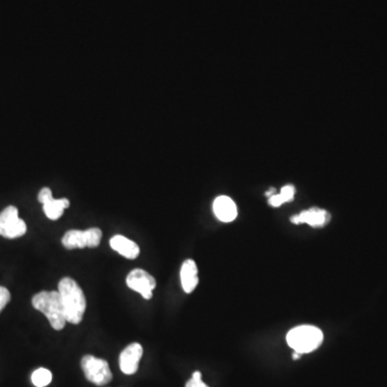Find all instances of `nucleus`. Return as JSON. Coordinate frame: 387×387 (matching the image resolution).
I'll return each instance as SVG.
<instances>
[{
	"label": "nucleus",
	"instance_id": "obj_1",
	"mask_svg": "<svg viewBox=\"0 0 387 387\" xmlns=\"http://www.w3.org/2000/svg\"><path fill=\"white\" fill-rule=\"evenodd\" d=\"M58 293L64 304L66 320L80 324L86 310V299L80 285L71 277H62L58 283Z\"/></svg>",
	"mask_w": 387,
	"mask_h": 387
},
{
	"label": "nucleus",
	"instance_id": "obj_2",
	"mask_svg": "<svg viewBox=\"0 0 387 387\" xmlns=\"http://www.w3.org/2000/svg\"><path fill=\"white\" fill-rule=\"evenodd\" d=\"M31 304L39 312H42L48 318L53 329L62 330L66 325L64 304L58 292H40L35 295Z\"/></svg>",
	"mask_w": 387,
	"mask_h": 387
},
{
	"label": "nucleus",
	"instance_id": "obj_3",
	"mask_svg": "<svg viewBox=\"0 0 387 387\" xmlns=\"http://www.w3.org/2000/svg\"><path fill=\"white\" fill-rule=\"evenodd\" d=\"M324 336L322 330L316 326H297L289 330L286 336L287 344L297 353H311L320 347Z\"/></svg>",
	"mask_w": 387,
	"mask_h": 387
},
{
	"label": "nucleus",
	"instance_id": "obj_4",
	"mask_svg": "<svg viewBox=\"0 0 387 387\" xmlns=\"http://www.w3.org/2000/svg\"><path fill=\"white\" fill-rule=\"evenodd\" d=\"M103 232L99 228H89L86 230H68L62 239L64 249H85L97 248L101 244Z\"/></svg>",
	"mask_w": 387,
	"mask_h": 387
},
{
	"label": "nucleus",
	"instance_id": "obj_5",
	"mask_svg": "<svg viewBox=\"0 0 387 387\" xmlns=\"http://www.w3.org/2000/svg\"><path fill=\"white\" fill-rule=\"evenodd\" d=\"M82 370L89 382L103 386L112 380L113 375L109 363L105 359H97L93 355H85L81 361Z\"/></svg>",
	"mask_w": 387,
	"mask_h": 387
},
{
	"label": "nucleus",
	"instance_id": "obj_6",
	"mask_svg": "<svg viewBox=\"0 0 387 387\" xmlns=\"http://www.w3.org/2000/svg\"><path fill=\"white\" fill-rule=\"evenodd\" d=\"M27 232L26 223L19 218V210L9 206L0 213V236L7 239H15L24 236Z\"/></svg>",
	"mask_w": 387,
	"mask_h": 387
},
{
	"label": "nucleus",
	"instance_id": "obj_7",
	"mask_svg": "<svg viewBox=\"0 0 387 387\" xmlns=\"http://www.w3.org/2000/svg\"><path fill=\"white\" fill-rule=\"evenodd\" d=\"M126 284L129 289L139 293L144 299L148 300L153 297L156 280L144 269H134L127 275Z\"/></svg>",
	"mask_w": 387,
	"mask_h": 387
},
{
	"label": "nucleus",
	"instance_id": "obj_8",
	"mask_svg": "<svg viewBox=\"0 0 387 387\" xmlns=\"http://www.w3.org/2000/svg\"><path fill=\"white\" fill-rule=\"evenodd\" d=\"M144 355L141 344L132 343L123 350L120 355V368L125 375H135Z\"/></svg>",
	"mask_w": 387,
	"mask_h": 387
},
{
	"label": "nucleus",
	"instance_id": "obj_9",
	"mask_svg": "<svg viewBox=\"0 0 387 387\" xmlns=\"http://www.w3.org/2000/svg\"><path fill=\"white\" fill-rule=\"evenodd\" d=\"M294 224H308L311 227H324L330 221V214L326 210L318 208H311L309 210L302 211L299 214L294 215L291 218Z\"/></svg>",
	"mask_w": 387,
	"mask_h": 387
},
{
	"label": "nucleus",
	"instance_id": "obj_10",
	"mask_svg": "<svg viewBox=\"0 0 387 387\" xmlns=\"http://www.w3.org/2000/svg\"><path fill=\"white\" fill-rule=\"evenodd\" d=\"M213 211L221 222L230 223L237 218L238 211L234 201L227 196H220L213 203Z\"/></svg>",
	"mask_w": 387,
	"mask_h": 387
},
{
	"label": "nucleus",
	"instance_id": "obj_11",
	"mask_svg": "<svg viewBox=\"0 0 387 387\" xmlns=\"http://www.w3.org/2000/svg\"><path fill=\"white\" fill-rule=\"evenodd\" d=\"M180 277H181V284L184 292L187 294L193 293L199 282L198 268L193 259H187L183 263L181 271H180Z\"/></svg>",
	"mask_w": 387,
	"mask_h": 387
},
{
	"label": "nucleus",
	"instance_id": "obj_12",
	"mask_svg": "<svg viewBox=\"0 0 387 387\" xmlns=\"http://www.w3.org/2000/svg\"><path fill=\"white\" fill-rule=\"evenodd\" d=\"M110 246L115 252L124 256L127 259H135L140 254L138 244L121 234H117L111 238Z\"/></svg>",
	"mask_w": 387,
	"mask_h": 387
},
{
	"label": "nucleus",
	"instance_id": "obj_13",
	"mask_svg": "<svg viewBox=\"0 0 387 387\" xmlns=\"http://www.w3.org/2000/svg\"><path fill=\"white\" fill-rule=\"evenodd\" d=\"M70 201L66 198L50 199L46 203H43V211L46 213V218L52 221L58 220L62 218V213L66 209L69 208Z\"/></svg>",
	"mask_w": 387,
	"mask_h": 387
},
{
	"label": "nucleus",
	"instance_id": "obj_14",
	"mask_svg": "<svg viewBox=\"0 0 387 387\" xmlns=\"http://www.w3.org/2000/svg\"><path fill=\"white\" fill-rule=\"evenodd\" d=\"M295 196V187L293 185H286V187H282L281 189V193L277 194V195H271L270 198H269V203L271 206L277 208V207L281 206L283 203H289L294 199Z\"/></svg>",
	"mask_w": 387,
	"mask_h": 387
},
{
	"label": "nucleus",
	"instance_id": "obj_15",
	"mask_svg": "<svg viewBox=\"0 0 387 387\" xmlns=\"http://www.w3.org/2000/svg\"><path fill=\"white\" fill-rule=\"evenodd\" d=\"M31 382L36 387H46L52 382V372L46 368H39L31 375Z\"/></svg>",
	"mask_w": 387,
	"mask_h": 387
},
{
	"label": "nucleus",
	"instance_id": "obj_16",
	"mask_svg": "<svg viewBox=\"0 0 387 387\" xmlns=\"http://www.w3.org/2000/svg\"><path fill=\"white\" fill-rule=\"evenodd\" d=\"M10 300H11V294H10L9 289L0 286V313L3 312L5 307L9 304Z\"/></svg>",
	"mask_w": 387,
	"mask_h": 387
},
{
	"label": "nucleus",
	"instance_id": "obj_17",
	"mask_svg": "<svg viewBox=\"0 0 387 387\" xmlns=\"http://www.w3.org/2000/svg\"><path fill=\"white\" fill-rule=\"evenodd\" d=\"M185 387H209L208 385L205 384L201 379V373L199 371H195L193 373L191 380L187 383Z\"/></svg>",
	"mask_w": 387,
	"mask_h": 387
},
{
	"label": "nucleus",
	"instance_id": "obj_18",
	"mask_svg": "<svg viewBox=\"0 0 387 387\" xmlns=\"http://www.w3.org/2000/svg\"><path fill=\"white\" fill-rule=\"evenodd\" d=\"M53 198L52 191H51L49 187H43L40 191H39L38 200L40 203H46V201L50 200Z\"/></svg>",
	"mask_w": 387,
	"mask_h": 387
},
{
	"label": "nucleus",
	"instance_id": "obj_19",
	"mask_svg": "<svg viewBox=\"0 0 387 387\" xmlns=\"http://www.w3.org/2000/svg\"><path fill=\"white\" fill-rule=\"evenodd\" d=\"M300 357H301L300 353H297V352H295V353L293 354V359H300Z\"/></svg>",
	"mask_w": 387,
	"mask_h": 387
}]
</instances>
